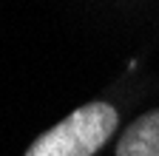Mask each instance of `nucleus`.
<instances>
[{"mask_svg":"<svg viewBox=\"0 0 159 156\" xmlns=\"http://www.w3.org/2000/svg\"><path fill=\"white\" fill-rule=\"evenodd\" d=\"M116 119L108 102H88L37 136L26 156H94L111 139Z\"/></svg>","mask_w":159,"mask_h":156,"instance_id":"1","label":"nucleus"},{"mask_svg":"<svg viewBox=\"0 0 159 156\" xmlns=\"http://www.w3.org/2000/svg\"><path fill=\"white\" fill-rule=\"evenodd\" d=\"M116 156H159V108L128 125L116 145Z\"/></svg>","mask_w":159,"mask_h":156,"instance_id":"2","label":"nucleus"}]
</instances>
